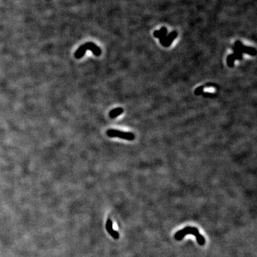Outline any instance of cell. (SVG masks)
<instances>
[{
  "instance_id": "cell-1",
  "label": "cell",
  "mask_w": 257,
  "mask_h": 257,
  "mask_svg": "<svg viewBox=\"0 0 257 257\" xmlns=\"http://www.w3.org/2000/svg\"><path fill=\"white\" fill-rule=\"evenodd\" d=\"M233 50L234 53L229 55L227 58V63L230 67L234 66V62L235 60H242L243 53L248 54L251 55H255L256 53L255 49L244 46L239 41L235 42Z\"/></svg>"
},
{
  "instance_id": "cell-2",
  "label": "cell",
  "mask_w": 257,
  "mask_h": 257,
  "mask_svg": "<svg viewBox=\"0 0 257 257\" xmlns=\"http://www.w3.org/2000/svg\"><path fill=\"white\" fill-rule=\"evenodd\" d=\"M192 234L195 236L197 242L201 246H202L205 243V238L202 236L197 228L193 227H186L183 229L177 232L175 235L174 238L177 241H181L186 235Z\"/></svg>"
},
{
  "instance_id": "cell-3",
  "label": "cell",
  "mask_w": 257,
  "mask_h": 257,
  "mask_svg": "<svg viewBox=\"0 0 257 257\" xmlns=\"http://www.w3.org/2000/svg\"><path fill=\"white\" fill-rule=\"evenodd\" d=\"M167 30L165 27L161 28L160 30H155L154 32V36L159 38L160 43L165 47H169L177 36V33L175 31L170 33L168 36H167Z\"/></svg>"
},
{
  "instance_id": "cell-4",
  "label": "cell",
  "mask_w": 257,
  "mask_h": 257,
  "mask_svg": "<svg viewBox=\"0 0 257 257\" xmlns=\"http://www.w3.org/2000/svg\"><path fill=\"white\" fill-rule=\"evenodd\" d=\"M89 50L92 52V53L96 56H100L101 54V50L100 48L98 47L96 44L93 42H87L76 50L74 53V57L77 59H80L84 57L86 51Z\"/></svg>"
},
{
  "instance_id": "cell-5",
  "label": "cell",
  "mask_w": 257,
  "mask_h": 257,
  "mask_svg": "<svg viewBox=\"0 0 257 257\" xmlns=\"http://www.w3.org/2000/svg\"><path fill=\"white\" fill-rule=\"evenodd\" d=\"M107 135L108 137H120L121 139L133 141L134 140L135 136L133 133L131 132H125L120 130H117L115 129H109L107 131Z\"/></svg>"
},
{
  "instance_id": "cell-6",
  "label": "cell",
  "mask_w": 257,
  "mask_h": 257,
  "mask_svg": "<svg viewBox=\"0 0 257 257\" xmlns=\"http://www.w3.org/2000/svg\"><path fill=\"white\" fill-rule=\"evenodd\" d=\"M106 229H107L108 232L110 233V234L113 237V238H114L115 239H117L118 238V237H119V234H118V233L116 231H115L113 229V223L110 219H108L107 220V222L106 224Z\"/></svg>"
},
{
  "instance_id": "cell-7",
  "label": "cell",
  "mask_w": 257,
  "mask_h": 257,
  "mask_svg": "<svg viewBox=\"0 0 257 257\" xmlns=\"http://www.w3.org/2000/svg\"><path fill=\"white\" fill-rule=\"evenodd\" d=\"M123 111H124L123 109L122 108H120V107L113 109L109 113L110 117L111 118H114L117 117V116L122 114L123 113Z\"/></svg>"
},
{
  "instance_id": "cell-8",
  "label": "cell",
  "mask_w": 257,
  "mask_h": 257,
  "mask_svg": "<svg viewBox=\"0 0 257 257\" xmlns=\"http://www.w3.org/2000/svg\"><path fill=\"white\" fill-rule=\"evenodd\" d=\"M204 86H200V87H198V88H197L195 89V94L196 95H199L202 93L203 91H204Z\"/></svg>"
}]
</instances>
